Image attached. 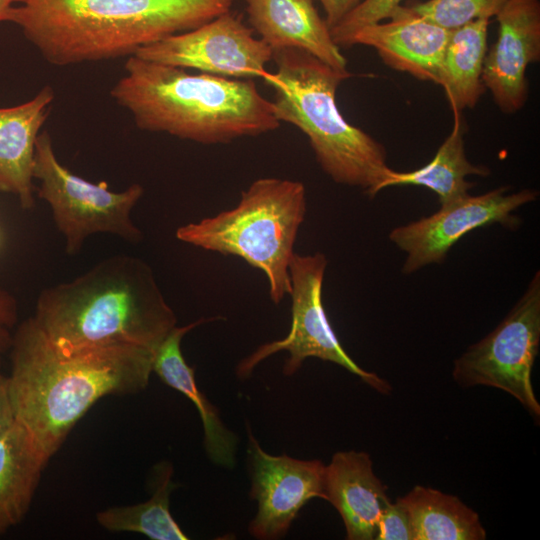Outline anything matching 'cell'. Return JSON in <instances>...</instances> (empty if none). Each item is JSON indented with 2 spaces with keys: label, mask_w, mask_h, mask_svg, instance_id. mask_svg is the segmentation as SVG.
Returning a JSON list of instances; mask_svg holds the SVG:
<instances>
[{
  "label": "cell",
  "mask_w": 540,
  "mask_h": 540,
  "mask_svg": "<svg viewBox=\"0 0 540 540\" xmlns=\"http://www.w3.org/2000/svg\"><path fill=\"white\" fill-rule=\"evenodd\" d=\"M111 96L136 126L201 144L229 143L280 126L252 79H234L142 59L126 61Z\"/></svg>",
  "instance_id": "obj_4"
},
{
  "label": "cell",
  "mask_w": 540,
  "mask_h": 540,
  "mask_svg": "<svg viewBox=\"0 0 540 540\" xmlns=\"http://www.w3.org/2000/svg\"><path fill=\"white\" fill-rule=\"evenodd\" d=\"M251 461L250 497L258 512L249 525L258 539H278L286 534L300 509L313 498L324 499L325 465L319 460H299L265 452L248 428Z\"/></svg>",
  "instance_id": "obj_12"
},
{
  "label": "cell",
  "mask_w": 540,
  "mask_h": 540,
  "mask_svg": "<svg viewBox=\"0 0 540 540\" xmlns=\"http://www.w3.org/2000/svg\"><path fill=\"white\" fill-rule=\"evenodd\" d=\"M489 20L477 19L451 30L439 84L452 112L473 108L485 91L482 81Z\"/></svg>",
  "instance_id": "obj_20"
},
{
  "label": "cell",
  "mask_w": 540,
  "mask_h": 540,
  "mask_svg": "<svg viewBox=\"0 0 540 540\" xmlns=\"http://www.w3.org/2000/svg\"><path fill=\"white\" fill-rule=\"evenodd\" d=\"M305 214L303 183L260 178L241 193L235 207L179 227L176 237L195 247L242 258L265 274L270 298L279 304L291 291L289 267Z\"/></svg>",
  "instance_id": "obj_6"
},
{
  "label": "cell",
  "mask_w": 540,
  "mask_h": 540,
  "mask_svg": "<svg viewBox=\"0 0 540 540\" xmlns=\"http://www.w3.org/2000/svg\"><path fill=\"white\" fill-rule=\"evenodd\" d=\"M386 491L365 452L340 451L325 465L324 499L339 512L349 540L375 539L379 518L390 503Z\"/></svg>",
  "instance_id": "obj_16"
},
{
  "label": "cell",
  "mask_w": 540,
  "mask_h": 540,
  "mask_svg": "<svg viewBox=\"0 0 540 540\" xmlns=\"http://www.w3.org/2000/svg\"><path fill=\"white\" fill-rule=\"evenodd\" d=\"M325 13V21L331 29L363 0H318Z\"/></svg>",
  "instance_id": "obj_28"
},
{
  "label": "cell",
  "mask_w": 540,
  "mask_h": 540,
  "mask_svg": "<svg viewBox=\"0 0 540 540\" xmlns=\"http://www.w3.org/2000/svg\"><path fill=\"white\" fill-rule=\"evenodd\" d=\"M327 258L317 252L309 255L294 253L290 267L292 321L290 331L281 340L259 346L237 366V375L247 378L267 357L287 351L283 366L286 376L293 375L309 357L335 363L380 393H389L390 384L373 372L362 369L340 344L326 315L322 302V287Z\"/></svg>",
  "instance_id": "obj_9"
},
{
  "label": "cell",
  "mask_w": 540,
  "mask_h": 540,
  "mask_svg": "<svg viewBox=\"0 0 540 540\" xmlns=\"http://www.w3.org/2000/svg\"><path fill=\"white\" fill-rule=\"evenodd\" d=\"M17 316L16 300L9 292L0 287V367L3 356L10 351Z\"/></svg>",
  "instance_id": "obj_27"
},
{
  "label": "cell",
  "mask_w": 540,
  "mask_h": 540,
  "mask_svg": "<svg viewBox=\"0 0 540 540\" xmlns=\"http://www.w3.org/2000/svg\"><path fill=\"white\" fill-rule=\"evenodd\" d=\"M403 0H363L337 25L330 29L337 46L344 47L347 38L357 29L387 20L402 5Z\"/></svg>",
  "instance_id": "obj_25"
},
{
  "label": "cell",
  "mask_w": 540,
  "mask_h": 540,
  "mask_svg": "<svg viewBox=\"0 0 540 540\" xmlns=\"http://www.w3.org/2000/svg\"><path fill=\"white\" fill-rule=\"evenodd\" d=\"M451 30L440 27L400 5L387 21L354 31L344 47L374 48L392 69L439 84L444 53Z\"/></svg>",
  "instance_id": "obj_14"
},
{
  "label": "cell",
  "mask_w": 540,
  "mask_h": 540,
  "mask_svg": "<svg viewBox=\"0 0 540 540\" xmlns=\"http://www.w3.org/2000/svg\"><path fill=\"white\" fill-rule=\"evenodd\" d=\"M250 27L272 51H305L329 66L346 70L347 60L313 0H244Z\"/></svg>",
  "instance_id": "obj_15"
},
{
  "label": "cell",
  "mask_w": 540,
  "mask_h": 540,
  "mask_svg": "<svg viewBox=\"0 0 540 540\" xmlns=\"http://www.w3.org/2000/svg\"><path fill=\"white\" fill-rule=\"evenodd\" d=\"M272 60L276 71L262 79L274 90L277 119L306 135L318 164L334 182L374 197L391 168L385 147L338 109L337 89L352 74L299 49L273 51Z\"/></svg>",
  "instance_id": "obj_5"
},
{
  "label": "cell",
  "mask_w": 540,
  "mask_h": 540,
  "mask_svg": "<svg viewBox=\"0 0 540 540\" xmlns=\"http://www.w3.org/2000/svg\"><path fill=\"white\" fill-rule=\"evenodd\" d=\"M53 100L46 86L29 101L0 108V191L16 195L24 209L34 206L35 143Z\"/></svg>",
  "instance_id": "obj_17"
},
{
  "label": "cell",
  "mask_w": 540,
  "mask_h": 540,
  "mask_svg": "<svg viewBox=\"0 0 540 540\" xmlns=\"http://www.w3.org/2000/svg\"><path fill=\"white\" fill-rule=\"evenodd\" d=\"M173 466L162 462L155 466L154 491L147 501L115 506L96 514L100 526L112 532H135L152 540H187L171 515L170 494L177 487L172 480Z\"/></svg>",
  "instance_id": "obj_23"
},
{
  "label": "cell",
  "mask_w": 540,
  "mask_h": 540,
  "mask_svg": "<svg viewBox=\"0 0 540 540\" xmlns=\"http://www.w3.org/2000/svg\"><path fill=\"white\" fill-rule=\"evenodd\" d=\"M14 414L9 396L8 378L0 367V431L14 421Z\"/></svg>",
  "instance_id": "obj_29"
},
{
  "label": "cell",
  "mask_w": 540,
  "mask_h": 540,
  "mask_svg": "<svg viewBox=\"0 0 540 540\" xmlns=\"http://www.w3.org/2000/svg\"><path fill=\"white\" fill-rule=\"evenodd\" d=\"M508 0H427L406 5L416 15L447 30L495 17Z\"/></svg>",
  "instance_id": "obj_24"
},
{
  "label": "cell",
  "mask_w": 540,
  "mask_h": 540,
  "mask_svg": "<svg viewBox=\"0 0 540 540\" xmlns=\"http://www.w3.org/2000/svg\"><path fill=\"white\" fill-rule=\"evenodd\" d=\"M540 344V272L506 317L455 361L452 376L462 387L488 386L513 396L534 417L540 404L532 369Z\"/></svg>",
  "instance_id": "obj_8"
},
{
  "label": "cell",
  "mask_w": 540,
  "mask_h": 540,
  "mask_svg": "<svg viewBox=\"0 0 540 540\" xmlns=\"http://www.w3.org/2000/svg\"><path fill=\"white\" fill-rule=\"evenodd\" d=\"M537 196L533 189L509 193L507 187H499L477 196L468 194L442 205L432 215L394 228L389 239L406 254L402 271L411 274L442 263L453 245L477 228L495 223L518 225L514 212Z\"/></svg>",
  "instance_id": "obj_11"
},
{
  "label": "cell",
  "mask_w": 540,
  "mask_h": 540,
  "mask_svg": "<svg viewBox=\"0 0 540 540\" xmlns=\"http://www.w3.org/2000/svg\"><path fill=\"white\" fill-rule=\"evenodd\" d=\"M49 460L32 434L17 421L0 431V535L28 513Z\"/></svg>",
  "instance_id": "obj_19"
},
{
  "label": "cell",
  "mask_w": 540,
  "mask_h": 540,
  "mask_svg": "<svg viewBox=\"0 0 540 540\" xmlns=\"http://www.w3.org/2000/svg\"><path fill=\"white\" fill-rule=\"evenodd\" d=\"M233 0H21L8 22L51 64L133 56L231 10Z\"/></svg>",
  "instance_id": "obj_3"
},
{
  "label": "cell",
  "mask_w": 540,
  "mask_h": 540,
  "mask_svg": "<svg viewBox=\"0 0 540 540\" xmlns=\"http://www.w3.org/2000/svg\"><path fill=\"white\" fill-rule=\"evenodd\" d=\"M32 173L40 183L38 195L49 205L64 237L67 254H77L85 240L97 233L116 235L130 243L143 239L131 219L132 209L144 193L141 185L113 192L105 181L95 184L73 174L58 161L47 131L36 139Z\"/></svg>",
  "instance_id": "obj_7"
},
{
  "label": "cell",
  "mask_w": 540,
  "mask_h": 540,
  "mask_svg": "<svg viewBox=\"0 0 540 540\" xmlns=\"http://www.w3.org/2000/svg\"><path fill=\"white\" fill-rule=\"evenodd\" d=\"M400 499L411 515L415 540H483L487 537L478 513L457 496L416 485Z\"/></svg>",
  "instance_id": "obj_22"
},
{
  "label": "cell",
  "mask_w": 540,
  "mask_h": 540,
  "mask_svg": "<svg viewBox=\"0 0 540 540\" xmlns=\"http://www.w3.org/2000/svg\"><path fill=\"white\" fill-rule=\"evenodd\" d=\"M212 320L215 318H201L185 326H176L157 349L152 372L195 405L202 420L204 446L209 458L217 465L231 468L235 464L237 436L224 426L216 407L198 389L195 370L186 363L181 350L182 339L189 331Z\"/></svg>",
  "instance_id": "obj_18"
},
{
  "label": "cell",
  "mask_w": 540,
  "mask_h": 540,
  "mask_svg": "<svg viewBox=\"0 0 540 540\" xmlns=\"http://www.w3.org/2000/svg\"><path fill=\"white\" fill-rule=\"evenodd\" d=\"M21 0H0V22L8 21L11 9Z\"/></svg>",
  "instance_id": "obj_30"
},
{
  "label": "cell",
  "mask_w": 540,
  "mask_h": 540,
  "mask_svg": "<svg viewBox=\"0 0 540 540\" xmlns=\"http://www.w3.org/2000/svg\"><path fill=\"white\" fill-rule=\"evenodd\" d=\"M377 540H415V531L411 515L398 498L390 502L383 510L375 535Z\"/></svg>",
  "instance_id": "obj_26"
},
{
  "label": "cell",
  "mask_w": 540,
  "mask_h": 540,
  "mask_svg": "<svg viewBox=\"0 0 540 540\" xmlns=\"http://www.w3.org/2000/svg\"><path fill=\"white\" fill-rule=\"evenodd\" d=\"M10 358L14 419L51 458L101 398L144 390L154 355L132 347L63 354L29 317L15 329Z\"/></svg>",
  "instance_id": "obj_1"
},
{
  "label": "cell",
  "mask_w": 540,
  "mask_h": 540,
  "mask_svg": "<svg viewBox=\"0 0 540 540\" xmlns=\"http://www.w3.org/2000/svg\"><path fill=\"white\" fill-rule=\"evenodd\" d=\"M32 318L63 354L132 347L155 356L177 323L150 266L129 255L109 257L45 288Z\"/></svg>",
  "instance_id": "obj_2"
},
{
  "label": "cell",
  "mask_w": 540,
  "mask_h": 540,
  "mask_svg": "<svg viewBox=\"0 0 540 540\" xmlns=\"http://www.w3.org/2000/svg\"><path fill=\"white\" fill-rule=\"evenodd\" d=\"M495 17L498 37L486 53L482 81L500 110L514 113L527 101L526 70L540 59V0H508Z\"/></svg>",
  "instance_id": "obj_13"
},
{
  "label": "cell",
  "mask_w": 540,
  "mask_h": 540,
  "mask_svg": "<svg viewBox=\"0 0 540 540\" xmlns=\"http://www.w3.org/2000/svg\"><path fill=\"white\" fill-rule=\"evenodd\" d=\"M451 133L441 144L434 158L423 167L409 172L390 170L381 184L383 190L391 186L416 185L435 192L440 205H446L467 196L473 184L469 175L487 176L489 170L474 165L466 157L464 131L459 112H453Z\"/></svg>",
  "instance_id": "obj_21"
},
{
  "label": "cell",
  "mask_w": 540,
  "mask_h": 540,
  "mask_svg": "<svg viewBox=\"0 0 540 540\" xmlns=\"http://www.w3.org/2000/svg\"><path fill=\"white\" fill-rule=\"evenodd\" d=\"M135 56L183 69L234 79L263 78L272 49L228 10L192 30L140 48Z\"/></svg>",
  "instance_id": "obj_10"
}]
</instances>
